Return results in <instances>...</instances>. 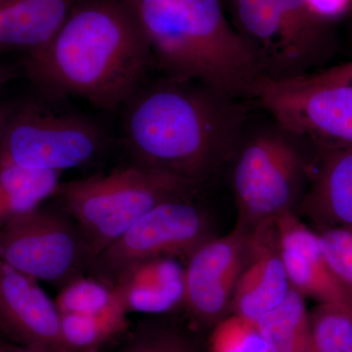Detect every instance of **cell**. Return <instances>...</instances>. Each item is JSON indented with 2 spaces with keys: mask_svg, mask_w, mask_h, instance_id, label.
Returning a JSON list of instances; mask_svg holds the SVG:
<instances>
[{
  "mask_svg": "<svg viewBox=\"0 0 352 352\" xmlns=\"http://www.w3.org/2000/svg\"><path fill=\"white\" fill-rule=\"evenodd\" d=\"M329 266L340 282L352 291V226L325 228L319 235Z\"/></svg>",
  "mask_w": 352,
  "mask_h": 352,
  "instance_id": "obj_26",
  "label": "cell"
},
{
  "mask_svg": "<svg viewBox=\"0 0 352 352\" xmlns=\"http://www.w3.org/2000/svg\"><path fill=\"white\" fill-rule=\"evenodd\" d=\"M78 0H0V43L31 47L50 43Z\"/></svg>",
  "mask_w": 352,
  "mask_h": 352,
  "instance_id": "obj_15",
  "label": "cell"
},
{
  "mask_svg": "<svg viewBox=\"0 0 352 352\" xmlns=\"http://www.w3.org/2000/svg\"><path fill=\"white\" fill-rule=\"evenodd\" d=\"M276 3L282 21L286 78L303 75L320 54L324 41L321 17L307 0H276Z\"/></svg>",
  "mask_w": 352,
  "mask_h": 352,
  "instance_id": "obj_18",
  "label": "cell"
},
{
  "mask_svg": "<svg viewBox=\"0 0 352 352\" xmlns=\"http://www.w3.org/2000/svg\"><path fill=\"white\" fill-rule=\"evenodd\" d=\"M0 352H3V351H1V349H0Z\"/></svg>",
  "mask_w": 352,
  "mask_h": 352,
  "instance_id": "obj_28",
  "label": "cell"
},
{
  "mask_svg": "<svg viewBox=\"0 0 352 352\" xmlns=\"http://www.w3.org/2000/svg\"><path fill=\"white\" fill-rule=\"evenodd\" d=\"M283 131L309 138L325 152L352 149V85L311 74L261 76L252 89Z\"/></svg>",
  "mask_w": 352,
  "mask_h": 352,
  "instance_id": "obj_6",
  "label": "cell"
},
{
  "mask_svg": "<svg viewBox=\"0 0 352 352\" xmlns=\"http://www.w3.org/2000/svg\"><path fill=\"white\" fill-rule=\"evenodd\" d=\"M238 32L252 46L264 76H287L282 21L276 0H231Z\"/></svg>",
  "mask_w": 352,
  "mask_h": 352,
  "instance_id": "obj_17",
  "label": "cell"
},
{
  "mask_svg": "<svg viewBox=\"0 0 352 352\" xmlns=\"http://www.w3.org/2000/svg\"><path fill=\"white\" fill-rule=\"evenodd\" d=\"M351 296H352V291L351 292Z\"/></svg>",
  "mask_w": 352,
  "mask_h": 352,
  "instance_id": "obj_29",
  "label": "cell"
},
{
  "mask_svg": "<svg viewBox=\"0 0 352 352\" xmlns=\"http://www.w3.org/2000/svg\"><path fill=\"white\" fill-rule=\"evenodd\" d=\"M116 352H200L188 336L155 324H141Z\"/></svg>",
  "mask_w": 352,
  "mask_h": 352,
  "instance_id": "obj_25",
  "label": "cell"
},
{
  "mask_svg": "<svg viewBox=\"0 0 352 352\" xmlns=\"http://www.w3.org/2000/svg\"><path fill=\"white\" fill-rule=\"evenodd\" d=\"M307 173L302 155L281 134L266 132L252 139L233 170L239 223L252 228L293 212Z\"/></svg>",
  "mask_w": 352,
  "mask_h": 352,
  "instance_id": "obj_9",
  "label": "cell"
},
{
  "mask_svg": "<svg viewBox=\"0 0 352 352\" xmlns=\"http://www.w3.org/2000/svg\"><path fill=\"white\" fill-rule=\"evenodd\" d=\"M0 332L21 346L71 352L62 337L56 303L38 280L0 261Z\"/></svg>",
  "mask_w": 352,
  "mask_h": 352,
  "instance_id": "obj_11",
  "label": "cell"
},
{
  "mask_svg": "<svg viewBox=\"0 0 352 352\" xmlns=\"http://www.w3.org/2000/svg\"><path fill=\"white\" fill-rule=\"evenodd\" d=\"M315 78L326 82L346 83L352 85V62L326 69L320 73L311 74Z\"/></svg>",
  "mask_w": 352,
  "mask_h": 352,
  "instance_id": "obj_27",
  "label": "cell"
},
{
  "mask_svg": "<svg viewBox=\"0 0 352 352\" xmlns=\"http://www.w3.org/2000/svg\"><path fill=\"white\" fill-rule=\"evenodd\" d=\"M274 220L291 288L320 303L352 308L351 292L329 266L319 235L294 212H285Z\"/></svg>",
  "mask_w": 352,
  "mask_h": 352,
  "instance_id": "obj_13",
  "label": "cell"
},
{
  "mask_svg": "<svg viewBox=\"0 0 352 352\" xmlns=\"http://www.w3.org/2000/svg\"><path fill=\"white\" fill-rule=\"evenodd\" d=\"M152 56L170 78L233 98L252 96L263 76L258 57L227 21L221 0H126Z\"/></svg>",
  "mask_w": 352,
  "mask_h": 352,
  "instance_id": "obj_3",
  "label": "cell"
},
{
  "mask_svg": "<svg viewBox=\"0 0 352 352\" xmlns=\"http://www.w3.org/2000/svg\"><path fill=\"white\" fill-rule=\"evenodd\" d=\"M250 228L238 223L221 238H210L187 259L183 305L201 324H217L231 307L239 279Z\"/></svg>",
  "mask_w": 352,
  "mask_h": 352,
  "instance_id": "obj_10",
  "label": "cell"
},
{
  "mask_svg": "<svg viewBox=\"0 0 352 352\" xmlns=\"http://www.w3.org/2000/svg\"><path fill=\"white\" fill-rule=\"evenodd\" d=\"M111 289L126 314H164L183 305L185 268L175 258L149 259L122 272Z\"/></svg>",
  "mask_w": 352,
  "mask_h": 352,
  "instance_id": "obj_14",
  "label": "cell"
},
{
  "mask_svg": "<svg viewBox=\"0 0 352 352\" xmlns=\"http://www.w3.org/2000/svg\"><path fill=\"white\" fill-rule=\"evenodd\" d=\"M152 58L126 0H78L50 43L32 52L31 69L52 98L115 109L140 89Z\"/></svg>",
  "mask_w": 352,
  "mask_h": 352,
  "instance_id": "obj_1",
  "label": "cell"
},
{
  "mask_svg": "<svg viewBox=\"0 0 352 352\" xmlns=\"http://www.w3.org/2000/svg\"><path fill=\"white\" fill-rule=\"evenodd\" d=\"M62 173L28 170L0 160V231L54 197Z\"/></svg>",
  "mask_w": 352,
  "mask_h": 352,
  "instance_id": "obj_19",
  "label": "cell"
},
{
  "mask_svg": "<svg viewBox=\"0 0 352 352\" xmlns=\"http://www.w3.org/2000/svg\"><path fill=\"white\" fill-rule=\"evenodd\" d=\"M302 206L326 228L352 226V149L325 152Z\"/></svg>",
  "mask_w": 352,
  "mask_h": 352,
  "instance_id": "obj_16",
  "label": "cell"
},
{
  "mask_svg": "<svg viewBox=\"0 0 352 352\" xmlns=\"http://www.w3.org/2000/svg\"><path fill=\"white\" fill-rule=\"evenodd\" d=\"M289 289L275 220H265L250 228L244 264L231 307L234 314L258 323L264 314L284 302Z\"/></svg>",
  "mask_w": 352,
  "mask_h": 352,
  "instance_id": "obj_12",
  "label": "cell"
},
{
  "mask_svg": "<svg viewBox=\"0 0 352 352\" xmlns=\"http://www.w3.org/2000/svg\"><path fill=\"white\" fill-rule=\"evenodd\" d=\"M55 303L59 314L85 315H101L122 307L108 285L85 276L61 288Z\"/></svg>",
  "mask_w": 352,
  "mask_h": 352,
  "instance_id": "obj_23",
  "label": "cell"
},
{
  "mask_svg": "<svg viewBox=\"0 0 352 352\" xmlns=\"http://www.w3.org/2000/svg\"><path fill=\"white\" fill-rule=\"evenodd\" d=\"M309 326L314 352H352V308L320 303Z\"/></svg>",
  "mask_w": 352,
  "mask_h": 352,
  "instance_id": "obj_22",
  "label": "cell"
},
{
  "mask_svg": "<svg viewBox=\"0 0 352 352\" xmlns=\"http://www.w3.org/2000/svg\"><path fill=\"white\" fill-rule=\"evenodd\" d=\"M212 237L207 212L197 205L194 197L164 201L95 256L87 272L111 288L131 266L159 258L187 261Z\"/></svg>",
  "mask_w": 352,
  "mask_h": 352,
  "instance_id": "obj_7",
  "label": "cell"
},
{
  "mask_svg": "<svg viewBox=\"0 0 352 352\" xmlns=\"http://www.w3.org/2000/svg\"><path fill=\"white\" fill-rule=\"evenodd\" d=\"M0 261L63 288L87 272L92 254L76 220L60 205L41 204L0 231Z\"/></svg>",
  "mask_w": 352,
  "mask_h": 352,
  "instance_id": "obj_5",
  "label": "cell"
},
{
  "mask_svg": "<svg viewBox=\"0 0 352 352\" xmlns=\"http://www.w3.org/2000/svg\"><path fill=\"white\" fill-rule=\"evenodd\" d=\"M258 325L270 352H314L309 314L303 296L293 288L279 307L259 319Z\"/></svg>",
  "mask_w": 352,
  "mask_h": 352,
  "instance_id": "obj_20",
  "label": "cell"
},
{
  "mask_svg": "<svg viewBox=\"0 0 352 352\" xmlns=\"http://www.w3.org/2000/svg\"><path fill=\"white\" fill-rule=\"evenodd\" d=\"M107 136L85 116L34 108L7 131L0 160L28 170L59 171L94 163L105 151Z\"/></svg>",
  "mask_w": 352,
  "mask_h": 352,
  "instance_id": "obj_8",
  "label": "cell"
},
{
  "mask_svg": "<svg viewBox=\"0 0 352 352\" xmlns=\"http://www.w3.org/2000/svg\"><path fill=\"white\" fill-rule=\"evenodd\" d=\"M62 337L71 352L91 351L126 326V310L113 308L101 315L59 314Z\"/></svg>",
  "mask_w": 352,
  "mask_h": 352,
  "instance_id": "obj_21",
  "label": "cell"
},
{
  "mask_svg": "<svg viewBox=\"0 0 352 352\" xmlns=\"http://www.w3.org/2000/svg\"><path fill=\"white\" fill-rule=\"evenodd\" d=\"M235 99L173 78L141 87L124 113L133 163L200 184L235 155L245 119Z\"/></svg>",
  "mask_w": 352,
  "mask_h": 352,
  "instance_id": "obj_2",
  "label": "cell"
},
{
  "mask_svg": "<svg viewBox=\"0 0 352 352\" xmlns=\"http://www.w3.org/2000/svg\"><path fill=\"white\" fill-rule=\"evenodd\" d=\"M199 186L166 171L132 163L109 175L60 182L54 197L82 228L94 259L152 208L195 197Z\"/></svg>",
  "mask_w": 352,
  "mask_h": 352,
  "instance_id": "obj_4",
  "label": "cell"
},
{
  "mask_svg": "<svg viewBox=\"0 0 352 352\" xmlns=\"http://www.w3.org/2000/svg\"><path fill=\"white\" fill-rule=\"evenodd\" d=\"M210 352H270L258 323L237 314L215 324L210 340Z\"/></svg>",
  "mask_w": 352,
  "mask_h": 352,
  "instance_id": "obj_24",
  "label": "cell"
}]
</instances>
